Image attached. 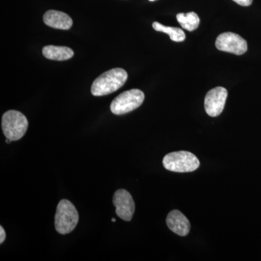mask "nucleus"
Returning a JSON list of instances; mask_svg holds the SVG:
<instances>
[{"label":"nucleus","mask_w":261,"mask_h":261,"mask_svg":"<svg viewBox=\"0 0 261 261\" xmlns=\"http://www.w3.org/2000/svg\"><path fill=\"white\" fill-rule=\"evenodd\" d=\"M79 213L68 200H62L57 207L55 217V227L61 234H67L73 231L79 222Z\"/></svg>","instance_id":"nucleus-2"},{"label":"nucleus","mask_w":261,"mask_h":261,"mask_svg":"<svg viewBox=\"0 0 261 261\" xmlns=\"http://www.w3.org/2000/svg\"><path fill=\"white\" fill-rule=\"evenodd\" d=\"M176 18L181 27L185 30L189 32H193L200 25V18L197 13L194 12L186 13H178L176 15Z\"/></svg>","instance_id":"nucleus-12"},{"label":"nucleus","mask_w":261,"mask_h":261,"mask_svg":"<svg viewBox=\"0 0 261 261\" xmlns=\"http://www.w3.org/2000/svg\"><path fill=\"white\" fill-rule=\"evenodd\" d=\"M29 122L23 113L17 111H8L2 119V128L6 138L12 141L20 140L27 133Z\"/></svg>","instance_id":"nucleus-4"},{"label":"nucleus","mask_w":261,"mask_h":261,"mask_svg":"<svg viewBox=\"0 0 261 261\" xmlns=\"http://www.w3.org/2000/svg\"><path fill=\"white\" fill-rule=\"evenodd\" d=\"M43 56L51 61H64L74 56L73 49L68 47L48 45L43 47Z\"/></svg>","instance_id":"nucleus-11"},{"label":"nucleus","mask_w":261,"mask_h":261,"mask_svg":"<svg viewBox=\"0 0 261 261\" xmlns=\"http://www.w3.org/2000/svg\"><path fill=\"white\" fill-rule=\"evenodd\" d=\"M228 92L224 87H216L209 91L205 98L206 113L211 117L219 116L224 109Z\"/></svg>","instance_id":"nucleus-7"},{"label":"nucleus","mask_w":261,"mask_h":261,"mask_svg":"<svg viewBox=\"0 0 261 261\" xmlns=\"http://www.w3.org/2000/svg\"><path fill=\"white\" fill-rule=\"evenodd\" d=\"M200 164V161L195 154L187 151L171 152L163 160L164 168L173 172H192L199 168Z\"/></svg>","instance_id":"nucleus-3"},{"label":"nucleus","mask_w":261,"mask_h":261,"mask_svg":"<svg viewBox=\"0 0 261 261\" xmlns=\"http://www.w3.org/2000/svg\"><path fill=\"white\" fill-rule=\"evenodd\" d=\"M44 23L51 28L68 30L73 25V20L69 15L58 10H48L43 16Z\"/></svg>","instance_id":"nucleus-10"},{"label":"nucleus","mask_w":261,"mask_h":261,"mask_svg":"<svg viewBox=\"0 0 261 261\" xmlns=\"http://www.w3.org/2000/svg\"><path fill=\"white\" fill-rule=\"evenodd\" d=\"M145 99V94L140 89L126 91L117 96L111 105V111L117 116L126 114L141 106Z\"/></svg>","instance_id":"nucleus-5"},{"label":"nucleus","mask_w":261,"mask_h":261,"mask_svg":"<svg viewBox=\"0 0 261 261\" xmlns=\"http://www.w3.org/2000/svg\"><path fill=\"white\" fill-rule=\"evenodd\" d=\"M113 202L116 206V213L118 217L126 221H130L135 211V203L132 195L125 190H118L113 195Z\"/></svg>","instance_id":"nucleus-8"},{"label":"nucleus","mask_w":261,"mask_h":261,"mask_svg":"<svg viewBox=\"0 0 261 261\" xmlns=\"http://www.w3.org/2000/svg\"><path fill=\"white\" fill-rule=\"evenodd\" d=\"M216 47L219 50L241 56L247 50V43L238 34L225 32L220 34L216 39Z\"/></svg>","instance_id":"nucleus-6"},{"label":"nucleus","mask_w":261,"mask_h":261,"mask_svg":"<svg viewBox=\"0 0 261 261\" xmlns=\"http://www.w3.org/2000/svg\"><path fill=\"white\" fill-rule=\"evenodd\" d=\"M233 1L243 7L250 6L252 3V0H233Z\"/></svg>","instance_id":"nucleus-14"},{"label":"nucleus","mask_w":261,"mask_h":261,"mask_svg":"<svg viewBox=\"0 0 261 261\" xmlns=\"http://www.w3.org/2000/svg\"><path fill=\"white\" fill-rule=\"evenodd\" d=\"M116 219H112L113 222H116Z\"/></svg>","instance_id":"nucleus-17"},{"label":"nucleus","mask_w":261,"mask_h":261,"mask_svg":"<svg viewBox=\"0 0 261 261\" xmlns=\"http://www.w3.org/2000/svg\"><path fill=\"white\" fill-rule=\"evenodd\" d=\"M152 28L157 32L166 33L168 34L170 39L173 42H181L185 41L186 36L185 33L182 29L179 28H175V27H165L163 24L159 22H154L152 23Z\"/></svg>","instance_id":"nucleus-13"},{"label":"nucleus","mask_w":261,"mask_h":261,"mask_svg":"<svg viewBox=\"0 0 261 261\" xmlns=\"http://www.w3.org/2000/svg\"><path fill=\"white\" fill-rule=\"evenodd\" d=\"M5 238H6V233L4 228L1 226H0V244L4 243Z\"/></svg>","instance_id":"nucleus-15"},{"label":"nucleus","mask_w":261,"mask_h":261,"mask_svg":"<svg viewBox=\"0 0 261 261\" xmlns=\"http://www.w3.org/2000/svg\"><path fill=\"white\" fill-rule=\"evenodd\" d=\"M127 79L128 73L126 70L120 68H113L94 80L91 92L96 97L113 93L124 85Z\"/></svg>","instance_id":"nucleus-1"},{"label":"nucleus","mask_w":261,"mask_h":261,"mask_svg":"<svg viewBox=\"0 0 261 261\" xmlns=\"http://www.w3.org/2000/svg\"><path fill=\"white\" fill-rule=\"evenodd\" d=\"M12 142V140H10V139L6 138V143L10 144V142Z\"/></svg>","instance_id":"nucleus-16"},{"label":"nucleus","mask_w":261,"mask_h":261,"mask_svg":"<svg viewBox=\"0 0 261 261\" xmlns=\"http://www.w3.org/2000/svg\"><path fill=\"white\" fill-rule=\"evenodd\" d=\"M166 224L171 231L179 236L185 237L190 233V221L179 211H171L166 218Z\"/></svg>","instance_id":"nucleus-9"},{"label":"nucleus","mask_w":261,"mask_h":261,"mask_svg":"<svg viewBox=\"0 0 261 261\" xmlns=\"http://www.w3.org/2000/svg\"><path fill=\"white\" fill-rule=\"evenodd\" d=\"M149 1L153 2V1H155V0H149Z\"/></svg>","instance_id":"nucleus-18"}]
</instances>
